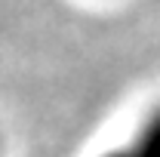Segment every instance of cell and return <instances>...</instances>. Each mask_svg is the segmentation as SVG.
Instances as JSON below:
<instances>
[{"mask_svg": "<svg viewBox=\"0 0 160 157\" xmlns=\"http://www.w3.org/2000/svg\"><path fill=\"white\" fill-rule=\"evenodd\" d=\"M0 157H6V142H3V136H0Z\"/></svg>", "mask_w": 160, "mask_h": 157, "instance_id": "obj_2", "label": "cell"}, {"mask_svg": "<svg viewBox=\"0 0 160 157\" xmlns=\"http://www.w3.org/2000/svg\"><path fill=\"white\" fill-rule=\"evenodd\" d=\"M99 157H160V102H154L126 139L105 148Z\"/></svg>", "mask_w": 160, "mask_h": 157, "instance_id": "obj_1", "label": "cell"}]
</instances>
